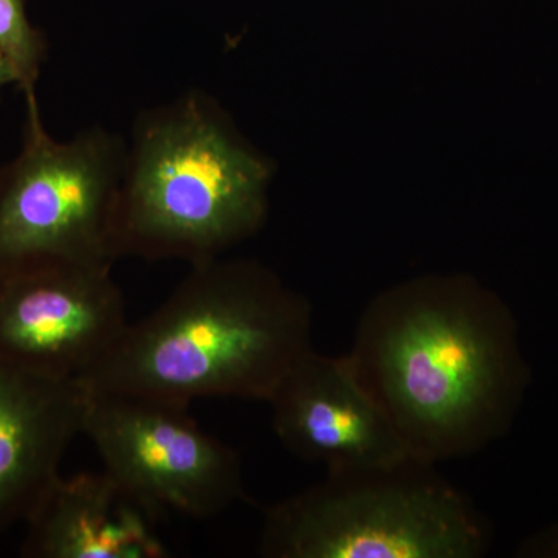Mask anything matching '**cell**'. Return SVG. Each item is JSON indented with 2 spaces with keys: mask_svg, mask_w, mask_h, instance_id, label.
Returning <instances> with one entry per match:
<instances>
[{
  "mask_svg": "<svg viewBox=\"0 0 558 558\" xmlns=\"http://www.w3.org/2000/svg\"><path fill=\"white\" fill-rule=\"evenodd\" d=\"M344 359L407 450L435 464L490 442L515 391L508 315L459 275L381 292L363 311Z\"/></svg>",
  "mask_w": 558,
  "mask_h": 558,
  "instance_id": "1",
  "label": "cell"
},
{
  "mask_svg": "<svg viewBox=\"0 0 558 558\" xmlns=\"http://www.w3.org/2000/svg\"><path fill=\"white\" fill-rule=\"evenodd\" d=\"M312 310L255 260L191 266L148 317L130 323L78 377L92 392L167 400H267L312 351Z\"/></svg>",
  "mask_w": 558,
  "mask_h": 558,
  "instance_id": "2",
  "label": "cell"
},
{
  "mask_svg": "<svg viewBox=\"0 0 558 558\" xmlns=\"http://www.w3.org/2000/svg\"><path fill=\"white\" fill-rule=\"evenodd\" d=\"M270 179V161L208 92L142 110L126 140L112 256L220 258L263 226Z\"/></svg>",
  "mask_w": 558,
  "mask_h": 558,
  "instance_id": "3",
  "label": "cell"
},
{
  "mask_svg": "<svg viewBox=\"0 0 558 558\" xmlns=\"http://www.w3.org/2000/svg\"><path fill=\"white\" fill-rule=\"evenodd\" d=\"M486 529L475 506L436 470L407 457L333 470L264 513L267 558H476Z\"/></svg>",
  "mask_w": 558,
  "mask_h": 558,
  "instance_id": "4",
  "label": "cell"
},
{
  "mask_svg": "<svg viewBox=\"0 0 558 558\" xmlns=\"http://www.w3.org/2000/svg\"><path fill=\"white\" fill-rule=\"evenodd\" d=\"M20 153L0 165V274L51 260L116 263L110 229L126 140L101 126L57 140L25 97Z\"/></svg>",
  "mask_w": 558,
  "mask_h": 558,
  "instance_id": "5",
  "label": "cell"
},
{
  "mask_svg": "<svg viewBox=\"0 0 558 558\" xmlns=\"http://www.w3.org/2000/svg\"><path fill=\"white\" fill-rule=\"evenodd\" d=\"M189 409L90 391L83 435L102 469L157 517L209 519L245 498L236 451L205 433Z\"/></svg>",
  "mask_w": 558,
  "mask_h": 558,
  "instance_id": "6",
  "label": "cell"
},
{
  "mask_svg": "<svg viewBox=\"0 0 558 558\" xmlns=\"http://www.w3.org/2000/svg\"><path fill=\"white\" fill-rule=\"evenodd\" d=\"M109 263L51 260L0 274V360L78 379L130 325Z\"/></svg>",
  "mask_w": 558,
  "mask_h": 558,
  "instance_id": "7",
  "label": "cell"
},
{
  "mask_svg": "<svg viewBox=\"0 0 558 558\" xmlns=\"http://www.w3.org/2000/svg\"><path fill=\"white\" fill-rule=\"evenodd\" d=\"M282 446L326 472L376 468L413 457L349 369L312 349L267 400Z\"/></svg>",
  "mask_w": 558,
  "mask_h": 558,
  "instance_id": "8",
  "label": "cell"
},
{
  "mask_svg": "<svg viewBox=\"0 0 558 558\" xmlns=\"http://www.w3.org/2000/svg\"><path fill=\"white\" fill-rule=\"evenodd\" d=\"M90 389L0 360V535L25 523L83 435Z\"/></svg>",
  "mask_w": 558,
  "mask_h": 558,
  "instance_id": "9",
  "label": "cell"
},
{
  "mask_svg": "<svg viewBox=\"0 0 558 558\" xmlns=\"http://www.w3.org/2000/svg\"><path fill=\"white\" fill-rule=\"evenodd\" d=\"M159 517L101 472H83L51 484L28 519L25 558H165Z\"/></svg>",
  "mask_w": 558,
  "mask_h": 558,
  "instance_id": "10",
  "label": "cell"
},
{
  "mask_svg": "<svg viewBox=\"0 0 558 558\" xmlns=\"http://www.w3.org/2000/svg\"><path fill=\"white\" fill-rule=\"evenodd\" d=\"M0 51L14 70L17 89L24 97L36 94L47 40L28 21L24 0H0Z\"/></svg>",
  "mask_w": 558,
  "mask_h": 558,
  "instance_id": "11",
  "label": "cell"
},
{
  "mask_svg": "<svg viewBox=\"0 0 558 558\" xmlns=\"http://www.w3.org/2000/svg\"><path fill=\"white\" fill-rule=\"evenodd\" d=\"M10 84L16 86V75H14V70L11 68L5 54L0 51V102H2L3 89L10 86Z\"/></svg>",
  "mask_w": 558,
  "mask_h": 558,
  "instance_id": "12",
  "label": "cell"
}]
</instances>
